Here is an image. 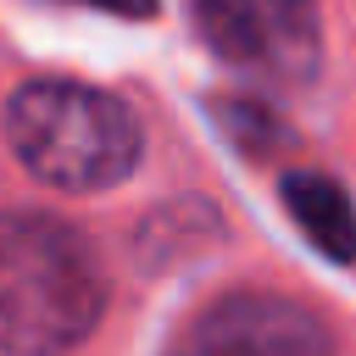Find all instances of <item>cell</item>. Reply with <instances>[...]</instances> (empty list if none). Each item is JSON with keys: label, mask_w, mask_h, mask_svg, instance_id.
Wrapping results in <instances>:
<instances>
[{"label": "cell", "mask_w": 356, "mask_h": 356, "mask_svg": "<svg viewBox=\"0 0 356 356\" xmlns=\"http://www.w3.org/2000/svg\"><path fill=\"white\" fill-rule=\"evenodd\" d=\"M106 317L95 245L50 211H0V350L72 356Z\"/></svg>", "instance_id": "obj_1"}, {"label": "cell", "mask_w": 356, "mask_h": 356, "mask_svg": "<svg viewBox=\"0 0 356 356\" xmlns=\"http://www.w3.org/2000/svg\"><path fill=\"white\" fill-rule=\"evenodd\" d=\"M6 145L39 184L89 195L139 167L145 134L117 95L72 78H33L6 100Z\"/></svg>", "instance_id": "obj_2"}, {"label": "cell", "mask_w": 356, "mask_h": 356, "mask_svg": "<svg viewBox=\"0 0 356 356\" xmlns=\"http://www.w3.org/2000/svg\"><path fill=\"white\" fill-rule=\"evenodd\" d=\"M172 356H334V334L289 295L228 289L184 323Z\"/></svg>", "instance_id": "obj_3"}, {"label": "cell", "mask_w": 356, "mask_h": 356, "mask_svg": "<svg viewBox=\"0 0 356 356\" xmlns=\"http://www.w3.org/2000/svg\"><path fill=\"white\" fill-rule=\"evenodd\" d=\"M200 39L267 78L317 72V0H189Z\"/></svg>", "instance_id": "obj_4"}, {"label": "cell", "mask_w": 356, "mask_h": 356, "mask_svg": "<svg viewBox=\"0 0 356 356\" xmlns=\"http://www.w3.org/2000/svg\"><path fill=\"white\" fill-rule=\"evenodd\" d=\"M289 222L328 256V261H356V200L328 178V172H289L278 184Z\"/></svg>", "instance_id": "obj_5"}, {"label": "cell", "mask_w": 356, "mask_h": 356, "mask_svg": "<svg viewBox=\"0 0 356 356\" xmlns=\"http://www.w3.org/2000/svg\"><path fill=\"white\" fill-rule=\"evenodd\" d=\"M78 6H95L111 17H156V0H78Z\"/></svg>", "instance_id": "obj_6"}]
</instances>
